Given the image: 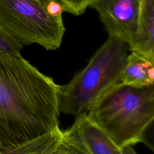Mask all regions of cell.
I'll return each instance as SVG.
<instances>
[{
  "mask_svg": "<svg viewBox=\"0 0 154 154\" xmlns=\"http://www.w3.org/2000/svg\"><path fill=\"white\" fill-rule=\"evenodd\" d=\"M60 85L20 55L0 51V153L59 127Z\"/></svg>",
  "mask_w": 154,
  "mask_h": 154,
  "instance_id": "1",
  "label": "cell"
},
{
  "mask_svg": "<svg viewBox=\"0 0 154 154\" xmlns=\"http://www.w3.org/2000/svg\"><path fill=\"white\" fill-rule=\"evenodd\" d=\"M121 150L144 143L152 150L148 133L154 120V85L135 86L116 83L86 112Z\"/></svg>",
  "mask_w": 154,
  "mask_h": 154,
  "instance_id": "2",
  "label": "cell"
},
{
  "mask_svg": "<svg viewBox=\"0 0 154 154\" xmlns=\"http://www.w3.org/2000/svg\"><path fill=\"white\" fill-rule=\"evenodd\" d=\"M128 50L125 42L109 36L87 65L67 84L60 85V111L76 116L87 112L100 96L119 82Z\"/></svg>",
  "mask_w": 154,
  "mask_h": 154,
  "instance_id": "3",
  "label": "cell"
},
{
  "mask_svg": "<svg viewBox=\"0 0 154 154\" xmlns=\"http://www.w3.org/2000/svg\"><path fill=\"white\" fill-rule=\"evenodd\" d=\"M0 25L22 45L46 50L58 49L65 32L63 20L51 17L42 0H0Z\"/></svg>",
  "mask_w": 154,
  "mask_h": 154,
  "instance_id": "4",
  "label": "cell"
},
{
  "mask_svg": "<svg viewBox=\"0 0 154 154\" xmlns=\"http://www.w3.org/2000/svg\"><path fill=\"white\" fill-rule=\"evenodd\" d=\"M58 153L120 154V150L85 112L63 131Z\"/></svg>",
  "mask_w": 154,
  "mask_h": 154,
  "instance_id": "5",
  "label": "cell"
},
{
  "mask_svg": "<svg viewBox=\"0 0 154 154\" xmlns=\"http://www.w3.org/2000/svg\"><path fill=\"white\" fill-rule=\"evenodd\" d=\"M140 0H91L88 7L99 15L109 36L125 42L129 45L137 27Z\"/></svg>",
  "mask_w": 154,
  "mask_h": 154,
  "instance_id": "6",
  "label": "cell"
},
{
  "mask_svg": "<svg viewBox=\"0 0 154 154\" xmlns=\"http://www.w3.org/2000/svg\"><path fill=\"white\" fill-rule=\"evenodd\" d=\"M128 49L154 61V0H140L137 31Z\"/></svg>",
  "mask_w": 154,
  "mask_h": 154,
  "instance_id": "7",
  "label": "cell"
},
{
  "mask_svg": "<svg viewBox=\"0 0 154 154\" xmlns=\"http://www.w3.org/2000/svg\"><path fill=\"white\" fill-rule=\"evenodd\" d=\"M153 82L154 61L135 52L128 54L119 83L143 86L153 85Z\"/></svg>",
  "mask_w": 154,
  "mask_h": 154,
  "instance_id": "8",
  "label": "cell"
},
{
  "mask_svg": "<svg viewBox=\"0 0 154 154\" xmlns=\"http://www.w3.org/2000/svg\"><path fill=\"white\" fill-rule=\"evenodd\" d=\"M62 135L58 128L17 146L11 153H58Z\"/></svg>",
  "mask_w": 154,
  "mask_h": 154,
  "instance_id": "9",
  "label": "cell"
},
{
  "mask_svg": "<svg viewBox=\"0 0 154 154\" xmlns=\"http://www.w3.org/2000/svg\"><path fill=\"white\" fill-rule=\"evenodd\" d=\"M23 45L0 25V51L12 55H20Z\"/></svg>",
  "mask_w": 154,
  "mask_h": 154,
  "instance_id": "10",
  "label": "cell"
},
{
  "mask_svg": "<svg viewBox=\"0 0 154 154\" xmlns=\"http://www.w3.org/2000/svg\"><path fill=\"white\" fill-rule=\"evenodd\" d=\"M63 5L64 11L78 16L84 14L91 0H58Z\"/></svg>",
  "mask_w": 154,
  "mask_h": 154,
  "instance_id": "11",
  "label": "cell"
},
{
  "mask_svg": "<svg viewBox=\"0 0 154 154\" xmlns=\"http://www.w3.org/2000/svg\"><path fill=\"white\" fill-rule=\"evenodd\" d=\"M46 13L52 17L63 20L64 11L63 4L58 0H42Z\"/></svg>",
  "mask_w": 154,
  "mask_h": 154,
  "instance_id": "12",
  "label": "cell"
}]
</instances>
